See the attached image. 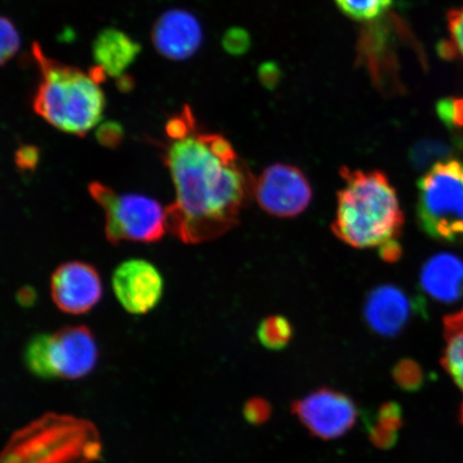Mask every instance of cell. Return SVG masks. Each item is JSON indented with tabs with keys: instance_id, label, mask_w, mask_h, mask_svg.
Listing matches in <instances>:
<instances>
[{
	"instance_id": "cell-31",
	"label": "cell",
	"mask_w": 463,
	"mask_h": 463,
	"mask_svg": "<svg viewBox=\"0 0 463 463\" xmlns=\"http://www.w3.org/2000/svg\"><path fill=\"white\" fill-rule=\"evenodd\" d=\"M260 82L269 90H274L281 79V71L276 62H264L259 69Z\"/></svg>"
},
{
	"instance_id": "cell-9",
	"label": "cell",
	"mask_w": 463,
	"mask_h": 463,
	"mask_svg": "<svg viewBox=\"0 0 463 463\" xmlns=\"http://www.w3.org/2000/svg\"><path fill=\"white\" fill-rule=\"evenodd\" d=\"M254 195L259 205L269 215L292 218L309 206L312 189L308 179L298 167L277 164L260 174Z\"/></svg>"
},
{
	"instance_id": "cell-26",
	"label": "cell",
	"mask_w": 463,
	"mask_h": 463,
	"mask_svg": "<svg viewBox=\"0 0 463 463\" xmlns=\"http://www.w3.org/2000/svg\"><path fill=\"white\" fill-rule=\"evenodd\" d=\"M250 36L244 28L232 27L225 32L222 39V46L225 52L234 56L245 54L250 48Z\"/></svg>"
},
{
	"instance_id": "cell-8",
	"label": "cell",
	"mask_w": 463,
	"mask_h": 463,
	"mask_svg": "<svg viewBox=\"0 0 463 463\" xmlns=\"http://www.w3.org/2000/svg\"><path fill=\"white\" fill-rule=\"evenodd\" d=\"M292 411L312 436L323 439L345 436L358 419L355 402L345 393L327 387L295 402Z\"/></svg>"
},
{
	"instance_id": "cell-11",
	"label": "cell",
	"mask_w": 463,
	"mask_h": 463,
	"mask_svg": "<svg viewBox=\"0 0 463 463\" xmlns=\"http://www.w3.org/2000/svg\"><path fill=\"white\" fill-rule=\"evenodd\" d=\"M51 295L66 314H86L101 298L99 274L91 265L77 260L62 264L52 275Z\"/></svg>"
},
{
	"instance_id": "cell-7",
	"label": "cell",
	"mask_w": 463,
	"mask_h": 463,
	"mask_svg": "<svg viewBox=\"0 0 463 463\" xmlns=\"http://www.w3.org/2000/svg\"><path fill=\"white\" fill-rule=\"evenodd\" d=\"M89 190L106 213L104 231L111 244L154 242L165 235L166 212L157 201L141 194H119L99 182L91 183Z\"/></svg>"
},
{
	"instance_id": "cell-5",
	"label": "cell",
	"mask_w": 463,
	"mask_h": 463,
	"mask_svg": "<svg viewBox=\"0 0 463 463\" xmlns=\"http://www.w3.org/2000/svg\"><path fill=\"white\" fill-rule=\"evenodd\" d=\"M418 189L421 230L439 241H462L463 155L432 165L420 179Z\"/></svg>"
},
{
	"instance_id": "cell-34",
	"label": "cell",
	"mask_w": 463,
	"mask_h": 463,
	"mask_svg": "<svg viewBox=\"0 0 463 463\" xmlns=\"http://www.w3.org/2000/svg\"><path fill=\"white\" fill-rule=\"evenodd\" d=\"M19 300L20 303L24 304L25 306L32 304L34 300V294L33 289H29L28 288L21 289L19 292Z\"/></svg>"
},
{
	"instance_id": "cell-24",
	"label": "cell",
	"mask_w": 463,
	"mask_h": 463,
	"mask_svg": "<svg viewBox=\"0 0 463 463\" xmlns=\"http://www.w3.org/2000/svg\"><path fill=\"white\" fill-rule=\"evenodd\" d=\"M0 29H2V58L0 60H2V65L5 66V62L9 61L19 51L21 40L13 21L7 16L2 17Z\"/></svg>"
},
{
	"instance_id": "cell-25",
	"label": "cell",
	"mask_w": 463,
	"mask_h": 463,
	"mask_svg": "<svg viewBox=\"0 0 463 463\" xmlns=\"http://www.w3.org/2000/svg\"><path fill=\"white\" fill-rule=\"evenodd\" d=\"M375 424L385 430L398 432L403 425V414L401 405L386 402L381 405L376 413Z\"/></svg>"
},
{
	"instance_id": "cell-29",
	"label": "cell",
	"mask_w": 463,
	"mask_h": 463,
	"mask_svg": "<svg viewBox=\"0 0 463 463\" xmlns=\"http://www.w3.org/2000/svg\"><path fill=\"white\" fill-rule=\"evenodd\" d=\"M124 129L116 121H107L99 126L96 137L104 147H116L123 140Z\"/></svg>"
},
{
	"instance_id": "cell-10",
	"label": "cell",
	"mask_w": 463,
	"mask_h": 463,
	"mask_svg": "<svg viewBox=\"0 0 463 463\" xmlns=\"http://www.w3.org/2000/svg\"><path fill=\"white\" fill-rule=\"evenodd\" d=\"M112 285L118 302L132 315H145L153 310L164 293V279L159 270L144 260L121 263L114 271Z\"/></svg>"
},
{
	"instance_id": "cell-3",
	"label": "cell",
	"mask_w": 463,
	"mask_h": 463,
	"mask_svg": "<svg viewBox=\"0 0 463 463\" xmlns=\"http://www.w3.org/2000/svg\"><path fill=\"white\" fill-rule=\"evenodd\" d=\"M33 54L42 72L34 112L58 130L86 136L100 123L106 107L99 84L80 69L46 56L37 43L33 44Z\"/></svg>"
},
{
	"instance_id": "cell-13",
	"label": "cell",
	"mask_w": 463,
	"mask_h": 463,
	"mask_svg": "<svg viewBox=\"0 0 463 463\" xmlns=\"http://www.w3.org/2000/svg\"><path fill=\"white\" fill-rule=\"evenodd\" d=\"M152 38L160 54L172 61H184L199 50L203 33L194 14L174 9L166 11L156 22Z\"/></svg>"
},
{
	"instance_id": "cell-18",
	"label": "cell",
	"mask_w": 463,
	"mask_h": 463,
	"mask_svg": "<svg viewBox=\"0 0 463 463\" xmlns=\"http://www.w3.org/2000/svg\"><path fill=\"white\" fill-rule=\"evenodd\" d=\"M293 327L285 317L273 316L264 318L258 328V339L266 349L279 351L291 343Z\"/></svg>"
},
{
	"instance_id": "cell-15",
	"label": "cell",
	"mask_w": 463,
	"mask_h": 463,
	"mask_svg": "<svg viewBox=\"0 0 463 463\" xmlns=\"http://www.w3.org/2000/svg\"><path fill=\"white\" fill-rule=\"evenodd\" d=\"M141 51L140 43L116 28L103 29L92 45V55L97 65L113 78L121 77Z\"/></svg>"
},
{
	"instance_id": "cell-1",
	"label": "cell",
	"mask_w": 463,
	"mask_h": 463,
	"mask_svg": "<svg viewBox=\"0 0 463 463\" xmlns=\"http://www.w3.org/2000/svg\"><path fill=\"white\" fill-rule=\"evenodd\" d=\"M164 159L175 187V201L165 210L171 233L201 244L239 223L257 182L227 138L194 130L167 145Z\"/></svg>"
},
{
	"instance_id": "cell-2",
	"label": "cell",
	"mask_w": 463,
	"mask_h": 463,
	"mask_svg": "<svg viewBox=\"0 0 463 463\" xmlns=\"http://www.w3.org/2000/svg\"><path fill=\"white\" fill-rule=\"evenodd\" d=\"M333 231L345 244L382 249L398 244L404 222L395 188L384 173L344 167Z\"/></svg>"
},
{
	"instance_id": "cell-32",
	"label": "cell",
	"mask_w": 463,
	"mask_h": 463,
	"mask_svg": "<svg viewBox=\"0 0 463 463\" xmlns=\"http://www.w3.org/2000/svg\"><path fill=\"white\" fill-rule=\"evenodd\" d=\"M118 86L121 91L128 92L133 89L135 83H133V79L129 75L123 74L118 78Z\"/></svg>"
},
{
	"instance_id": "cell-19",
	"label": "cell",
	"mask_w": 463,
	"mask_h": 463,
	"mask_svg": "<svg viewBox=\"0 0 463 463\" xmlns=\"http://www.w3.org/2000/svg\"><path fill=\"white\" fill-rule=\"evenodd\" d=\"M343 13L357 21H372L391 8L392 0H335Z\"/></svg>"
},
{
	"instance_id": "cell-20",
	"label": "cell",
	"mask_w": 463,
	"mask_h": 463,
	"mask_svg": "<svg viewBox=\"0 0 463 463\" xmlns=\"http://www.w3.org/2000/svg\"><path fill=\"white\" fill-rule=\"evenodd\" d=\"M448 24L450 42L439 44V53L447 60L460 57L463 61V5L449 11Z\"/></svg>"
},
{
	"instance_id": "cell-30",
	"label": "cell",
	"mask_w": 463,
	"mask_h": 463,
	"mask_svg": "<svg viewBox=\"0 0 463 463\" xmlns=\"http://www.w3.org/2000/svg\"><path fill=\"white\" fill-rule=\"evenodd\" d=\"M39 149L33 145H25L17 149L15 164L22 171H33L39 161Z\"/></svg>"
},
{
	"instance_id": "cell-27",
	"label": "cell",
	"mask_w": 463,
	"mask_h": 463,
	"mask_svg": "<svg viewBox=\"0 0 463 463\" xmlns=\"http://www.w3.org/2000/svg\"><path fill=\"white\" fill-rule=\"evenodd\" d=\"M270 404L263 398H252L245 404L244 416L248 422L260 426L270 419Z\"/></svg>"
},
{
	"instance_id": "cell-6",
	"label": "cell",
	"mask_w": 463,
	"mask_h": 463,
	"mask_svg": "<svg viewBox=\"0 0 463 463\" xmlns=\"http://www.w3.org/2000/svg\"><path fill=\"white\" fill-rule=\"evenodd\" d=\"M98 346L86 326H68L34 335L25 350L26 366L38 378L77 380L96 367Z\"/></svg>"
},
{
	"instance_id": "cell-33",
	"label": "cell",
	"mask_w": 463,
	"mask_h": 463,
	"mask_svg": "<svg viewBox=\"0 0 463 463\" xmlns=\"http://www.w3.org/2000/svg\"><path fill=\"white\" fill-rule=\"evenodd\" d=\"M90 77L95 80L96 83L100 84L106 80L107 72L100 66H97L90 69Z\"/></svg>"
},
{
	"instance_id": "cell-23",
	"label": "cell",
	"mask_w": 463,
	"mask_h": 463,
	"mask_svg": "<svg viewBox=\"0 0 463 463\" xmlns=\"http://www.w3.org/2000/svg\"><path fill=\"white\" fill-rule=\"evenodd\" d=\"M196 129L195 119L190 107H184L181 115L174 116L165 126L167 137L172 141L181 140L186 137Z\"/></svg>"
},
{
	"instance_id": "cell-4",
	"label": "cell",
	"mask_w": 463,
	"mask_h": 463,
	"mask_svg": "<svg viewBox=\"0 0 463 463\" xmlns=\"http://www.w3.org/2000/svg\"><path fill=\"white\" fill-rule=\"evenodd\" d=\"M100 455L99 434L90 421L46 414L11 438L2 463H92Z\"/></svg>"
},
{
	"instance_id": "cell-12",
	"label": "cell",
	"mask_w": 463,
	"mask_h": 463,
	"mask_svg": "<svg viewBox=\"0 0 463 463\" xmlns=\"http://www.w3.org/2000/svg\"><path fill=\"white\" fill-rule=\"evenodd\" d=\"M421 309L401 288L392 285L376 287L368 294L364 317L368 326L383 337H395L408 326L416 310Z\"/></svg>"
},
{
	"instance_id": "cell-21",
	"label": "cell",
	"mask_w": 463,
	"mask_h": 463,
	"mask_svg": "<svg viewBox=\"0 0 463 463\" xmlns=\"http://www.w3.org/2000/svg\"><path fill=\"white\" fill-rule=\"evenodd\" d=\"M395 383L405 392H416L424 384V373L420 364L412 360H402L392 369Z\"/></svg>"
},
{
	"instance_id": "cell-28",
	"label": "cell",
	"mask_w": 463,
	"mask_h": 463,
	"mask_svg": "<svg viewBox=\"0 0 463 463\" xmlns=\"http://www.w3.org/2000/svg\"><path fill=\"white\" fill-rule=\"evenodd\" d=\"M367 430L370 441L375 448L390 449L395 447L398 441V432L387 430L372 420H367Z\"/></svg>"
},
{
	"instance_id": "cell-14",
	"label": "cell",
	"mask_w": 463,
	"mask_h": 463,
	"mask_svg": "<svg viewBox=\"0 0 463 463\" xmlns=\"http://www.w3.org/2000/svg\"><path fill=\"white\" fill-rule=\"evenodd\" d=\"M420 288L436 302H458L463 298V260L451 253L428 259L420 270Z\"/></svg>"
},
{
	"instance_id": "cell-17",
	"label": "cell",
	"mask_w": 463,
	"mask_h": 463,
	"mask_svg": "<svg viewBox=\"0 0 463 463\" xmlns=\"http://www.w3.org/2000/svg\"><path fill=\"white\" fill-rule=\"evenodd\" d=\"M462 148L463 143L460 141L449 143L434 138L422 140L411 149V164L415 169L424 170L432 164L437 165L439 162L454 158L453 156L459 153ZM456 156L460 155H455V157Z\"/></svg>"
},
{
	"instance_id": "cell-16",
	"label": "cell",
	"mask_w": 463,
	"mask_h": 463,
	"mask_svg": "<svg viewBox=\"0 0 463 463\" xmlns=\"http://www.w3.org/2000/svg\"><path fill=\"white\" fill-rule=\"evenodd\" d=\"M445 349L442 366L463 396V309L444 318ZM459 420L463 424V402Z\"/></svg>"
},
{
	"instance_id": "cell-22",
	"label": "cell",
	"mask_w": 463,
	"mask_h": 463,
	"mask_svg": "<svg viewBox=\"0 0 463 463\" xmlns=\"http://www.w3.org/2000/svg\"><path fill=\"white\" fill-rule=\"evenodd\" d=\"M437 113L449 129L463 128V98H445L439 100Z\"/></svg>"
}]
</instances>
